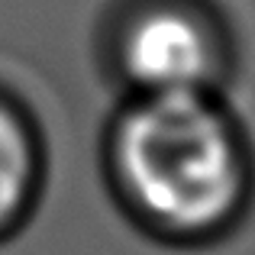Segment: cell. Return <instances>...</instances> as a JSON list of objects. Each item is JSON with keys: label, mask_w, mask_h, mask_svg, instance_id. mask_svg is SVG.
Instances as JSON below:
<instances>
[{"label": "cell", "mask_w": 255, "mask_h": 255, "mask_svg": "<svg viewBox=\"0 0 255 255\" xmlns=\"http://www.w3.org/2000/svg\"><path fill=\"white\" fill-rule=\"evenodd\" d=\"M117 158L132 207L174 236L213 233L243 194L239 142L207 94H145L120 126Z\"/></svg>", "instance_id": "obj_1"}, {"label": "cell", "mask_w": 255, "mask_h": 255, "mask_svg": "<svg viewBox=\"0 0 255 255\" xmlns=\"http://www.w3.org/2000/svg\"><path fill=\"white\" fill-rule=\"evenodd\" d=\"M123 68L145 94H207L217 49L197 16L158 6L123 36Z\"/></svg>", "instance_id": "obj_2"}, {"label": "cell", "mask_w": 255, "mask_h": 255, "mask_svg": "<svg viewBox=\"0 0 255 255\" xmlns=\"http://www.w3.org/2000/svg\"><path fill=\"white\" fill-rule=\"evenodd\" d=\"M32 142L13 110L0 104V233L23 213L32 187Z\"/></svg>", "instance_id": "obj_3"}]
</instances>
